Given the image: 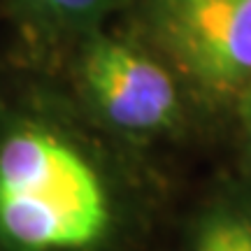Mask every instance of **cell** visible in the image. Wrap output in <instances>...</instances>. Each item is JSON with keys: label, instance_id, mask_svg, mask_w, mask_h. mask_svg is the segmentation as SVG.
I'll use <instances>...</instances> for the list:
<instances>
[{"label": "cell", "instance_id": "1", "mask_svg": "<svg viewBox=\"0 0 251 251\" xmlns=\"http://www.w3.org/2000/svg\"><path fill=\"white\" fill-rule=\"evenodd\" d=\"M112 212L98 172L63 137L19 128L0 144V235L21 251H89Z\"/></svg>", "mask_w": 251, "mask_h": 251}, {"label": "cell", "instance_id": "2", "mask_svg": "<svg viewBox=\"0 0 251 251\" xmlns=\"http://www.w3.org/2000/svg\"><path fill=\"white\" fill-rule=\"evenodd\" d=\"M156 40L212 96L251 84V0H153Z\"/></svg>", "mask_w": 251, "mask_h": 251}, {"label": "cell", "instance_id": "3", "mask_svg": "<svg viewBox=\"0 0 251 251\" xmlns=\"http://www.w3.org/2000/svg\"><path fill=\"white\" fill-rule=\"evenodd\" d=\"M81 77L102 117L130 133L168 128L179 112L168 70L119 40L93 42L81 61Z\"/></svg>", "mask_w": 251, "mask_h": 251}, {"label": "cell", "instance_id": "4", "mask_svg": "<svg viewBox=\"0 0 251 251\" xmlns=\"http://www.w3.org/2000/svg\"><path fill=\"white\" fill-rule=\"evenodd\" d=\"M193 251H251V221L242 214L219 209L202 221Z\"/></svg>", "mask_w": 251, "mask_h": 251}, {"label": "cell", "instance_id": "5", "mask_svg": "<svg viewBox=\"0 0 251 251\" xmlns=\"http://www.w3.org/2000/svg\"><path fill=\"white\" fill-rule=\"evenodd\" d=\"M37 2L45 9H49L51 14H58L65 19H79L96 14L109 0H37Z\"/></svg>", "mask_w": 251, "mask_h": 251}, {"label": "cell", "instance_id": "6", "mask_svg": "<svg viewBox=\"0 0 251 251\" xmlns=\"http://www.w3.org/2000/svg\"><path fill=\"white\" fill-rule=\"evenodd\" d=\"M242 114H244V126H247V133L251 137V84L247 89V96H244V105H242Z\"/></svg>", "mask_w": 251, "mask_h": 251}]
</instances>
